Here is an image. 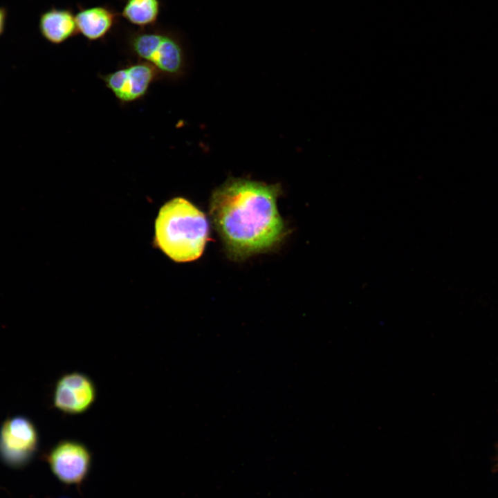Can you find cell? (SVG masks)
Returning <instances> with one entry per match:
<instances>
[{"label":"cell","mask_w":498,"mask_h":498,"mask_svg":"<svg viewBox=\"0 0 498 498\" xmlns=\"http://www.w3.org/2000/svg\"><path fill=\"white\" fill-rule=\"evenodd\" d=\"M39 434L33 422L25 416L4 421L0 427V459L6 465L19 468L28 463L36 452Z\"/></svg>","instance_id":"4"},{"label":"cell","mask_w":498,"mask_h":498,"mask_svg":"<svg viewBox=\"0 0 498 498\" xmlns=\"http://www.w3.org/2000/svg\"><path fill=\"white\" fill-rule=\"evenodd\" d=\"M125 43L130 55L151 65L159 77L175 79L184 72V48L178 34L172 30L156 26L131 30Z\"/></svg>","instance_id":"3"},{"label":"cell","mask_w":498,"mask_h":498,"mask_svg":"<svg viewBox=\"0 0 498 498\" xmlns=\"http://www.w3.org/2000/svg\"><path fill=\"white\" fill-rule=\"evenodd\" d=\"M100 77L119 102L127 104L142 98L159 75L149 64L137 61Z\"/></svg>","instance_id":"7"},{"label":"cell","mask_w":498,"mask_h":498,"mask_svg":"<svg viewBox=\"0 0 498 498\" xmlns=\"http://www.w3.org/2000/svg\"><path fill=\"white\" fill-rule=\"evenodd\" d=\"M97 387L86 374L71 371L57 380L53 393L54 407L63 414L79 415L87 412L95 403Z\"/></svg>","instance_id":"6"},{"label":"cell","mask_w":498,"mask_h":498,"mask_svg":"<svg viewBox=\"0 0 498 498\" xmlns=\"http://www.w3.org/2000/svg\"><path fill=\"white\" fill-rule=\"evenodd\" d=\"M7 10L4 7H0V36L3 34L5 28Z\"/></svg>","instance_id":"11"},{"label":"cell","mask_w":498,"mask_h":498,"mask_svg":"<svg viewBox=\"0 0 498 498\" xmlns=\"http://www.w3.org/2000/svg\"><path fill=\"white\" fill-rule=\"evenodd\" d=\"M497 461H498V448H497ZM498 465V463H497Z\"/></svg>","instance_id":"12"},{"label":"cell","mask_w":498,"mask_h":498,"mask_svg":"<svg viewBox=\"0 0 498 498\" xmlns=\"http://www.w3.org/2000/svg\"><path fill=\"white\" fill-rule=\"evenodd\" d=\"M39 30L47 42L55 45L61 44L78 34L73 11L54 6L41 14Z\"/></svg>","instance_id":"9"},{"label":"cell","mask_w":498,"mask_h":498,"mask_svg":"<svg viewBox=\"0 0 498 498\" xmlns=\"http://www.w3.org/2000/svg\"><path fill=\"white\" fill-rule=\"evenodd\" d=\"M279 183L230 178L214 190L210 214L229 256L234 260L264 252L286 234L277 205Z\"/></svg>","instance_id":"1"},{"label":"cell","mask_w":498,"mask_h":498,"mask_svg":"<svg viewBox=\"0 0 498 498\" xmlns=\"http://www.w3.org/2000/svg\"><path fill=\"white\" fill-rule=\"evenodd\" d=\"M160 12L159 0H127L121 15L138 28L156 26Z\"/></svg>","instance_id":"10"},{"label":"cell","mask_w":498,"mask_h":498,"mask_svg":"<svg viewBox=\"0 0 498 498\" xmlns=\"http://www.w3.org/2000/svg\"><path fill=\"white\" fill-rule=\"evenodd\" d=\"M75 15L78 33L91 42L104 39L116 26L120 17L109 6H79Z\"/></svg>","instance_id":"8"},{"label":"cell","mask_w":498,"mask_h":498,"mask_svg":"<svg viewBox=\"0 0 498 498\" xmlns=\"http://www.w3.org/2000/svg\"><path fill=\"white\" fill-rule=\"evenodd\" d=\"M208 234L205 215L182 197L165 203L155 221L156 245L176 262L191 261L200 257Z\"/></svg>","instance_id":"2"},{"label":"cell","mask_w":498,"mask_h":498,"mask_svg":"<svg viewBox=\"0 0 498 498\" xmlns=\"http://www.w3.org/2000/svg\"><path fill=\"white\" fill-rule=\"evenodd\" d=\"M46 459L55 477L66 485H77L86 477L91 465V453L82 442L64 439L46 454Z\"/></svg>","instance_id":"5"}]
</instances>
